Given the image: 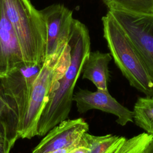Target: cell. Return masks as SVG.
Masks as SVG:
<instances>
[{
	"mask_svg": "<svg viewBox=\"0 0 153 153\" xmlns=\"http://www.w3.org/2000/svg\"><path fill=\"white\" fill-rule=\"evenodd\" d=\"M68 45L70 63L63 76L51 87L37 125V136L46 134L68 119L73 102L74 88L90 51V38L85 25L74 19Z\"/></svg>",
	"mask_w": 153,
	"mask_h": 153,
	"instance_id": "cell-1",
	"label": "cell"
},
{
	"mask_svg": "<svg viewBox=\"0 0 153 153\" xmlns=\"http://www.w3.org/2000/svg\"><path fill=\"white\" fill-rule=\"evenodd\" d=\"M2 1L25 63H43L46 59L47 30L39 11L29 0Z\"/></svg>",
	"mask_w": 153,
	"mask_h": 153,
	"instance_id": "cell-2",
	"label": "cell"
},
{
	"mask_svg": "<svg viewBox=\"0 0 153 153\" xmlns=\"http://www.w3.org/2000/svg\"><path fill=\"white\" fill-rule=\"evenodd\" d=\"M102 20L103 36L115 65L131 86L152 97L153 81L127 36L108 11Z\"/></svg>",
	"mask_w": 153,
	"mask_h": 153,
	"instance_id": "cell-3",
	"label": "cell"
},
{
	"mask_svg": "<svg viewBox=\"0 0 153 153\" xmlns=\"http://www.w3.org/2000/svg\"><path fill=\"white\" fill-rule=\"evenodd\" d=\"M70 63L68 45L59 53L46 57L32 87L27 108L19 131L20 138L37 136V125L52 86L65 74Z\"/></svg>",
	"mask_w": 153,
	"mask_h": 153,
	"instance_id": "cell-4",
	"label": "cell"
},
{
	"mask_svg": "<svg viewBox=\"0 0 153 153\" xmlns=\"http://www.w3.org/2000/svg\"><path fill=\"white\" fill-rule=\"evenodd\" d=\"M44 63L24 65L0 77V93L17 118L19 134L27 108L34 81Z\"/></svg>",
	"mask_w": 153,
	"mask_h": 153,
	"instance_id": "cell-5",
	"label": "cell"
},
{
	"mask_svg": "<svg viewBox=\"0 0 153 153\" xmlns=\"http://www.w3.org/2000/svg\"><path fill=\"white\" fill-rule=\"evenodd\" d=\"M108 12L127 36L153 81V16Z\"/></svg>",
	"mask_w": 153,
	"mask_h": 153,
	"instance_id": "cell-6",
	"label": "cell"
},
{
	"mask_svg": "<svg viewBox=\"0 0 153 153\" xmlns=\"http://www.w3.org/2000/svg\"><path fill=\"white\" fill-rule=\"evenodd\" d=\"M47 30L46 57L60 53L68 45L74 18L72 11L62 4H53L39 11Z\"/></svg>",
	"mask_w": 153,
	"mask_h": 153,
	"instance_id": "cell-7",
	"label": "cell"
},
{
	"mask_svg": "<svg viewBox=\"0 0 153 153\" xmlns=\"http://www.w3.org/2000/svg\"><path fill=\"white\" fill-rule=\"evenodd\" d=\"M73 102H75L77 111L80 114L91 109H98L116 116L115 121L120 126H124L128 123L133 122V111L119 103L108 90L97 89L91 91L79 88L74 93Z\"/></svg>",
	"mask_w": 153,
	"mask_h": 153,
	"instance_id": "cell-8",
	"label": "cell"
},
{
	"mask_svg": "<svg viewBox=\"0 0 153 153\" xmlns=\"http://www.w3.org/2000/svg\"><path fill=\"white\" fill-rule=\"evenodd\" d=\"M88 130V124L82 118L66 119L45 134L32 153H47L71 146L77 143Z\"/></svg>",
	"mask_w": 153,
	"mask_h": 153,
	"instance_id": "cell-9",
	"label": "cell"
},
{
	"mask_svg": "<svg viewBox=\"0 0 153 153\" xmlns=\"http://www.w3.org/2000/svg\"><path fill=\"white\" fill-rule=\"evenodd\" d=\"M26 65L0 0V77Z\"/></svg>",
	"mask_w": 153,
	"mask_h": 153,
	"instance_id": "cell-10",
	"label": "cell"
},
{
	"mask_svg": "<svg viewBox=\"0 0 153 153\" xmlns=\"http://www.w3.org/2000/svg\"><path fill=\"white\" fill-rule=\"evenodd\" d=\"M112 60L110 53L99 51L90 52L82 68V78L90 81L97 89L107 91L109 78V63Z\"/></svg>",
	"mask_w": 153,
	"mask_h": 153,
	"instance_id": "cell-11",
	"label": "cell"
},
{
	"mask_svg": "<svg viewBox=\"0 0 153 153\" xmlns=\"http://www.w3.org/2000/svg\"><path fill=\"white\" fill-rule=\"evenodd\" d=\"M133 122L145 133L153 136V97H140L132 111Z\"/></svg>",
	"mask_w": 153,
	"mask_h": 153,
	"instance_id": "cell-12",
	"label": "cell"
},
{
	"mask_svg": "<svg viewBox=\"0 0 153 153\" xmlns=\"http://www.w3.org/2000/svg\"><path fill=\"white\" fill-rule=\"evenodd\" d=\"M109 8L124 13L153 16V0H102Z\"/></svg>",
	"mask_w": 153,
	"mask_h": 153,
	"instance_id": "cell-13",
	"label": "cell"
},
{
	"mask_svg": "<svg viewBox=\"0 0 153 153\" xmlns=\"http://www.w3.org/2000/svg\"><path fill=\"white\" fill-rule=\"evenodd\" d=\"M0 134L17 140L20 138L17 118L2 96H0Z\"/></svg>",
	"mask_w": 153,
	"mask_h": 153,
	"instance_id": "cell-14",
	"label": "cell"
},
{
	"mask_svg": "<svg viewBox=\"0 0 153 153\" xmlns=\"http://www.w3.org/2000/svg\"><path fill=\"white\" fill-rule=\"evenodd\" d=\"M120 136L108 134L94 136L85 133L80 139V143L90 149V153H106L119 139Z\"/></svg>",
	"mask_w": 153,
	"mask_h": 153,
	"instance_id": "cell-15",
	"label": "cell"
},
{
	"mask_svg": "<svg viewBox=\"0 0 153 153\" xmlns=\"http://www.w3.org/2000/svg\"><path fill=\"white\" fill-rule=\"evenodd\" d=\"M17 139L0 134V153H10Z\"/></svg>",
	"mask_w": 153,
	"mask_h": 153,
	"instance_id": "cell-16",
	"label": "cell"
},
{
	"mask_svg": "<svg viewBox=\"0 0 153 153\" xmlns=\"http://www.w3.org/2000/svg\"><path fill=\"white\" fill-rule=\"evenodd\" d=\"M69 153H90V149L84 145H80L79 141L78 145L74 147Z\"/></svg>",
	"mask_w": 153,
	"mask_h": 153,
	"instance_id": "cell-17",
	"label": "cell"
},
{
	"mask_svg": "<svg viewBox=\"0 0 153 153\" xmlns=\"http://www.w3.org/2000/svg\"><path fill=\"white\" fill-rule=\"evenodd\" d=\"M143 153H153V139L148 144Z\"/></svg>",
	"mask_w": 153,
	"mask_h": 153,
	"instance_id": "cell-18",
	"label": "cell"
},
{
	"mask_svg": "<svg viewBox=\"0 0 153 153\" xmlns=\"http://www.w3.org/2000/svg\"><path fill=\"white\" fill-rule=\"evenodd\" d=\"M0 96H1V93H0Z\"/></svg>",
	"mask_w": 153,
	"mask_h": 153,
	"instance_id": "cell-19",
	"label": "cell"
},
{
	"mask_svg": "<svg viewBox=\"0 0 153 153\" xmlns=\"http://www.w3.org/2000/svg\"><path fill=\"white\" fill-rule=\"evenodd\" d=\"M152 97H153V96H152Z\"/></svg>",
	"mask_w": 153,
	"mask_h": 153,
	"instance_id": "cell-20",
	"label": "cell"
}]
</instances>
